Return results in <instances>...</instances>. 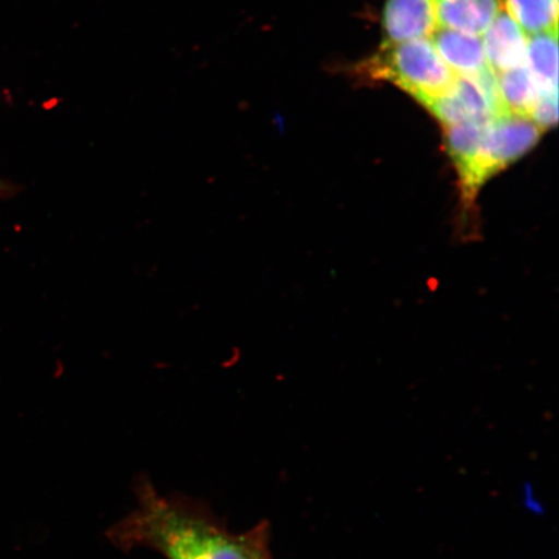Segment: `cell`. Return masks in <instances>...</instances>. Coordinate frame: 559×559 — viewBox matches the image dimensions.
Returning a JSON list of instances; mask_svg holds the SVG:
<instances>
[{
    "mask_svg": "<svg viewBox=\"0 0 559 559\" xmlns=\"http://www.w3.org/2000/svg\"><path fill=\"white\" fill-rule=\"evenodd\" d=\"M498 76L502 102L506 104L508 114L530 120L542 95L527 66L509 70Z\"/></svg>",
    "mask_w": 559,
    "mask_h": 559,
    "instance_id": "obj_10",
    "label": "cell"
},
{
    "mask_svg": "<svg viewBox=\"0 0 559 559\" xmlns=\"http://www.w3.org/2000/svg\"><path fill=\"white\" fill-rule=\"evenodd\" d=\"M430 39L440 58L457 76H475L489 68L484 44L475 35L438 27Z\"/></svg>",
    "mask_w": 559,
    "mask_h": 559,
    "instance_id": "obj_7",
    "label": "cell"
},
{
    "mask_svg": "<svg viewBox=\"0 0 559 559\" xmlns=\"http://www.w3.org/2000/svg\"><path fill=\"white\" fill-rule=\"evenodd\" d=\"M530 120L544 132L555 128L558 121V94L542 96Z\"/></svg>",
    "mask_w": 559,
    "mask_h": 559,
    "instance_id": "obj_12",
    "label": "cell"
},
{
    "mask_svg": "<svg viewBox=\"0 0 559 559\" xmlns=\"http://www.w3.org/2000/svg\"><path fill=\"white\" fill-rule=\"evenodd\" d=\"M438 27L484 35L501 11V0H436Z\"/></svg>",
    "mask_w": 559,
    "mask_h": 559,
    "instance_id": "obj_8",
    "label": "cell"
},
{
    "mask_svg": "<svg viewBox=\"0 0 559 559\" xmlns=\"http://www.w3.org/2000/svg\"><path fill=\"white\" fill-rule=\"evenodd\" d=\"M555 2H557V3H558V0H555Z\"/></svg>",
    "mask_w": 559,
    "mask_h": 559,
    "instance_id": "obj_14",
    "label": "cell"
},
{
    "mask_svg": "<svg viewBox=\"0 0 559 559\" xmlns=\"http://www.w3.org/2000/svg\"><path fill=\"white\" fill-rule=\"evenodd\" d=\"M366 66L372 79L394 83L424 107L450 94L457 80L430 38L382 45Z\"/></svg>",
    "mask_w": 559,
    "mask_h": 559,
    "instance_id": "obj_2",
    "label": "cell"
},
{
    "mask_svg": "<svg viewBox=\"0 0 559 559\" xmlns=\"http://www.w3.org/2000/svg\"><path fill=\"white\" fill-rule=\"evenodd\" d=\"M440 123L489 122L508 116L499 76L491 68L475 76H457L450 94L426 105Z\"/></svg>",
    "mask_w": 559,
    "mask_h": 559,
    "instance_id": "obj_4",
    "label": "cell"
},
{
    "mask_svg": "<svg viewBox=\"0 0 559 559\" xmlns=\"http://www.w3.org/2000/svg\"><path fill=\"white\" fill-rule=\"evenodd\" d=\"M544 131L527 118L508 115L488 124L484 143L469 170L459 179L461 201L466 212L474 209L487 181L519 160L539 143Z\"/></svg>",
    "mask_w": 559,
    "mask_h": 559,
    "instance_id": "obj_3",
    "label": "cell"
},
{
    "mask_svg": "<svg viewBox=\"0 0 559 559\" xmlns=\"http://www.w3.org/2000/svg\"><path fill=\"white\" fill-rule=\"evenodd\" d=\"M508 15L527 37L558 32V3L555 0H504Z\"/></svg>",
    "mask_w": 559,
    "mask_h": 559,
    "instance_id": "obj_11",
    "label": "cell"
},
{
    "mask_svg": "<svg viewBox=\"0 0 559 559\" xmlns=\"http://www.w3.org/2000/svg\"><path fill=\"white\" fill-rule=\"evenodd\" d=\"M383 45L430 38L438 29L436 0H386Z\"/></svg>",
    "mask_w": 559,
    "mask_h": 559,
    "instance_id": "obj_5",
    "label": "cell"
},
{
    "mask_svg": "<svg viewBox=\"0 0 559 559\" xmlns=\"http://www.w3.org/2000/svg\"><path fill=\"white\" fill-rule=\"evenodd\" d=\"M136 492L138 508L110 530L118 547H145L167 559H269L267 530L230 533L206 509L165 498L145 480Z\"/></svg>",
    "mask_w": 559,
    "mask_h": 559,
    "instance_id": "obj_1",
    "label": "cell"
},
{
    "mask_svg": "<svg viewBox=\"0 0 559 559\" xmlns=\"http://www.w3.org/2000/svg\"><path fill=\"white\" fill-rule=\"evenodd\" d=\"M484 35L487 64L496 74L527 66V35L507 11L499 12Z\"/></svg>",
    "mask_w": 559,
    "mask_h": 559,
    "instance_id": "obj_6",
    "label": "cell"
},
{
    "mask_svg": "<svg viewBox=\"0 0 559 559\" xmlns=\"http://www.w3.org/2000/svg\"><path fill=\"white\" fill-rule=\"evenodd\" d=\"M2 190H3V186H2V183H0V193H2Z\"/></svg>",
    "mask_w": 559,
    "mask_h": 559,
    "instance_id": "obj_13",
    "label": "cell"
},
{
    "mask_svg": "<svg viewBox=\"0 0 559 559\" xmlns=\"http://www.w3.org/2000/svg\"><path fill=\"white\" fill-rule=\"evenodd\" d=\"M558 32L527 37V68L542 96L558 94Z\"/></svg>",
    "mask_w": 559,
    "mask_h": 559,
    "instance_id": "obj_9",
    "label": "cell"
}]
</instances>
